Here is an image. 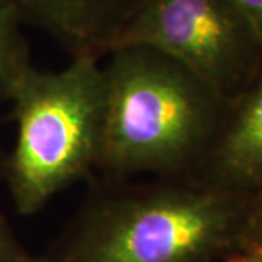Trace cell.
<instances>
[{"label": "cell", "mask_w": 262, "mask_h": 262, "mask_svg": "<svg viewBox=\"0 0 262 262\" xmlns=\"http://www.w3.org/2000/svg\"><path fill=\"white\" fill-rule=\"evenodd\" d=\"M98 61L76 56L57 72L31 64L13 84L8 101L16 141L0 172L19 214H35L58 192L96 172L105 115Z\"/></svg>", "instance_id": "3957f363"}, {"label": "cell", "mask_w": 262, "mask_h": 262, "mask_svg": "<svg viewBox=\"0 0 262 262\" xmlns=\"http://www.w3.org/2000/svg\"><path fill=\"white\" fill-rule=\"evenodd\" d=\"M24 25L18 12L0 0V99L9 98L19 76L31 66Z\"/></svg>", "instance_id": "52a82bcc"}, {"label": "cell", "mask_w": 262, "mask_h": 262, "mask_svg": "<svg viewBox=\"0 0 262 262\" xmlns=\"http://www.w3.org/2000/svg\"><path fill=\"white\" fill-rule=\"evenodd\" d=\"M0 262H38L34 256L19 244L9 223L0 213Z\"/></svg>", "instance_id": "9c48e42d"}, {"label": "cell", "mask_w": 262, "mask_h": 262, "mask_svg": "<svg viewBox=\"0 0 262 262\" xmlns=\"http://www.w3.org/2000/svg\"><path fill=\"white\" fill-rule=\"evenodd\" d=\"M262 41V0H230Z\"/></svg>", "instance_id": "30bf717a"}, {"label": "cell", "mask_w": 262, "mask_h": 262, "mask_svg": "<svg viewBox=\"0 0 262 262\" xmlns=\"http://www.w3.org/2000/svg\"><path fill=\"white\" fill-rule=\"evenodd\" d=\"M214 262H262V248L255 245H242Z\"/></svg>", "instance_id": "8fae6325"}, {"label": "cell", "mask_w": 262, "mask_h": 262, "mask_svg": "<svg viewBox=\"0 0 262 262\" xmlns=\"http://www.w3.org/2000/svg\"><path fill=\"white\" fill-rule=\"evenodd\" d=\"M106 56L96 172L103 178L192 177L214 146L232 101L159 50L127 46Z\"/></svg>", "instance_id": "7a4b0ae2"}, {"label": "cell", "mask_w": 262, "mask_h": 262, "mask_svg": "<svg viewBox=\"0 0 262 262\" xmlns=\"http://www.w3.org/2000/svg\"><path fill=\"white\" fill-rule=\"evenodd\" d=\"M242 245H255L262 248V189L245 195Z\"/></svg>", "instance_id": "ba28073f"}, {"label": "cell", "mask_w": 262, "mask_h": 262, "mask_svg": "<svg viewBox=\"0 0 262 262\" xmlns=\"http://www.w3.org/2000/svg\"><path fill=\"white\" fill-rule=\"evenodd\" d=\"M25 25L42 29L70 56H106L146 0H5Z\"/></svg>", "instance_id": "5b68a950"}, {"label": "cell", "mask_w": 262, "mask_h": 262, "mask_svg": "<svg viewBox=\"0 0 262 262\" xmlns=\"http://www.w3.org/2000/svg\"><path fill=\"white\" fill-rule=\"evenodd\" d=\"M173 57L229 101L262 70V41L230 0H146L114 41Z\"/></svg>", "instance_id": "277c9868"}, {"label": "cell", "mask_w": 262, "mask_h": 262, "mask_svg": "<svg viewBox=\"0 0 262 262\" xmlns=\"http://www.w3.org/2000/svg\"><path fill=\"white\" fill-rule=\"evenodd\" d=\"M244 214V195L191 177H102L38 262H214L242 246Z\"/></svg>", "instance_id": "6da1fadb"}, {"label": "cell", "mask_w": 262, "mask_h": 262, "mask_svg": "<svg viewBox=\"0 0 262 262\" xmlns=\"http://www.w3.org/2000/svg\"><path fill=\"white\" fill-rule=\"evenodd\" d=\"M191 178L236 195L262 189V70L232 102L214 146Z\"/></svg>", "instance_id": "8992f818"}]
</instances>
